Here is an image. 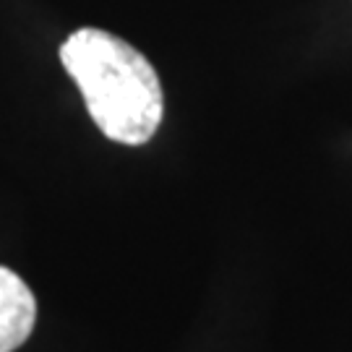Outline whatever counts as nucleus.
<instances>
[{
	"label": "nucleus",
	"mask_w": 352,
	"mask_h": 352,
	"mask_svg": "<svg viewBox=\"0 0 352 352\" xmlns=\"http://www.w3.org/2000/svg\"><path fill=\"white\" fill-rule=\"evenodd\" d=\"M60 63L107 139L126 146L154 139L164 115L162 84L133 45L104 29L81 26L60 45Z\"/></svg>",
	"instance_id": "nucleus-1"
},
{
	"label": "nucleus",
	"mask_w": 352,
	"mask_h": 352,
	"mask_svg": "<svg viewBox=\"0 0 352 352\" xmlns=\"http://www.w3.org/2000/svg\"><path fill=\"white\" fill-rule=\"evenodd\" d=\"M37 321V300L16 272L0 266V352L19 350Z\"/></svg>",
	"instance_id": "nucleus-2"
}]
</instances>
